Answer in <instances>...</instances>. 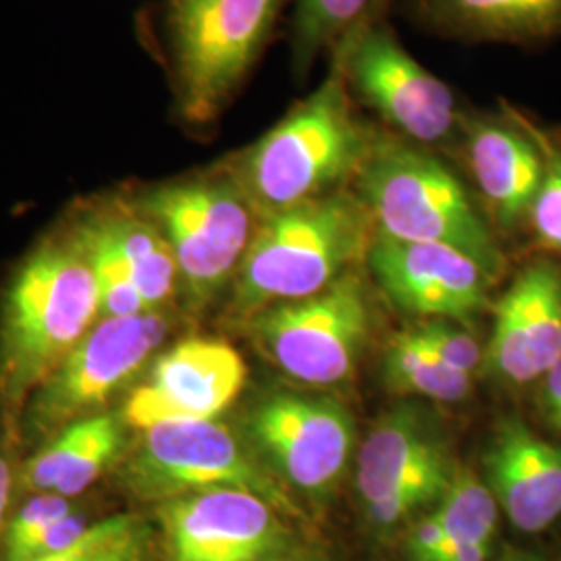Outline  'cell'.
<instances>
[{
    "label": "cell",
    "mask_w": 561,
    "mask_h": 561,
    "mask_svg": "<svg viewBox=\"0 0 561 561\" xmlns=\"http://www.w3.org/2000/svg\"><path fill=\"white\" fill-rule=\"evenodd\" d=\"M379 136L362 119L345 80L343 53L331 50L321 85L245 148L227 171L259 217L343 190L356 180Z\"/></svg>",
    "instance_id": "6da1fadb"
},
{
    "label": "cell",
    "mask_w": 561,
    "mask_h": 561,
    "mask_svg": "<svg viewBox=\"0 0 561 561\" xmlns=\"http://www.w3.org/2000/svg\"><path fill=\"white\" fill-rule=\"evenodd\" d=\"M101 317L94 271L69 231L50 236L23 261L0 319V408L18 421Z\"/></svg>",
    "instance_id": "7a4b0ae2"
},
{
    "label": "cell",
    "mask_w": 561,
    "mask_h": 561,
    "mask_svg": "<svg viewBox=\"0 0 561 561\" xmlns=\"http://www.w3.org/2000/svg\"><path fill=\"white\" fill-rule=\"evenodd\" d=\"M373 236L368 208L345 190L264 215L236 273L238 312L319 294L366 259Z\"/></svg>",
    "instance_id": "3957f363"
},
{
    "label": "cell",
    "mask_w": 561,
    "mask_h": 561,
    "mask_svg": "<svg viewBox=\"0 0 561 561\" xmlns=\"http://www.w3.org/2000/svg\"><path fill=\"white\" fill-rule=\"evenodd\" d=\"M354 181L377 231L456 248L500 279L503 254L491 225L456 173L428 148L379 131Z\"/></svg>",
    "instance_id": "277c9868"
},
{
    "label": "cell",
    "mask_w": 561,
    "mask_h": 561,
    "mask_svg": "<svg viewBox=\"0 0 561 561\" xmlns=\"http://www.w3.org/2000/svg\"><path fill=\"white\" fill-rule=\"evenodd\" d=\"M289 0H167L162 11L175 111L185 125L221 117L277 30Z\"/></svg>",
    "instance_id": "5b68a950"
},
{
    "label": "cell",
    "mask_w": 561,
    "mask_h": 561,
    "mask_svg": "<svg viewBox=\"0 0 561 561\" xmlns=\"http://www.w3.org/2000/svg\"><path fill=\"white\" fill-rule=\"evenodd\" d=\"M134 204L159 227L194 304L210 300L238 273L261 221L227 169L154 185Z\"/></svg>",
    "instance_id": "8992f818"
},
{
    "label": "cell",
    "mask_w": 561,
    "mask_h": 561,
    "mask_svg": "<svg viewBox=\"0 0 561 561\" xmlns=\"http://www.w3.org/2000/svg\"><path fill=\"white\" fill-rule=\"evenodd\" d=\"M370 333V306L358 266L319 294L280 301L250 317V335L287 377L308 385L347 381Z\"/></svg>",
    "instance_id": "52a82bcc"
},
{
    "label": "cell",
    "mask_w": 561,
    "mask_h": 561,
    "mask_svg": "<svg viewBox=\"0 0 561 561\" xmlns=\"http://www.w3.org/2000/svg\"><path fill=\"white\" fill-rule=\"evenodd\" d=\"M340 46L352 96L387 131L428 150L458 144L466 108L445 81L403 48L391 25L373 18Z\"/></svg>",
    "instance_id": "ba28073f"
},
{
    "label": "cell",
    "mask_w": 561,
    "mask_h": 561,
    "mask_svg": "<svg viewBox=\"0 0 561 561\" xmlns=\"http://www.w3.org/2000/svg\"><path fill=\"white\" fill-rule=\"evenodd\" d=\"M129 486L146 500L169 502L210 489H240L262 497L283 516L301 510L283 482L215 421L164 422L144 428L127 466Z\"/></svg>",
    "instance_id": "9c48e42d"
},
{
    "label": "cell",
    "mask_w": 561,
    "mask_h": 561,
    "mask_svg": "<svg viewBox=\"0 0 561 561\" xmlns=\"http://www.w3.org/2000/svg\"><path fill=\"white\" fill-rule=\"evenodd\" d=\"M167 333L169 321L162 312L94 324L32 396L27 408L32 433L55 439L67 426L96 416L140 373Z\"/></svg>",
    "instance_id": "30bf717a"
},
{
    "label": "cell",
    "mask_w": 561,
    "mask_h": 561,
    "mask_svg": "<svg viewBox=\"0 0 561 561\" xmlns=\"http://www.w3.org/2000/svg\"><path fill=\"white\" fill-rule=\"evenodd\" d=\"M456 466L435 421L401 403L370 428L358 449L356 486L366 518L391 528L428 503L439 502Z\"/></svg>",
    "instance_id": "8fae6325"
},
{
    "label": "cell",
    "mask_w": 561,
    "mask_h": 561,
    "mask_svg": "<svg viewBox=\"0 0 561 561\" xmlns=\"http://www.w3.org/2000/svg\"><path fill=\"white\" fill-rule=\"evenodd\" d=\"M248 428L271 472L308 497L340 484L356 445L352 412L322 396L273 393L250 412Z\"/></svg>",
    "instance_id": "7c38bea8"
},
{
    "label": "cell",
    "mask_w": 561,
    "mask_h": 561,
    "mask_svg": "<svg viewBox=\"0 0 561 561\" xmlns=\"http://www.w3.org/2000/svg\"><path fill=\"white\" fill-rule=\"evenodd\" d=\"M167 561H264L296 547L283 514L240 489H210L162 502Z\"/></svg>",
    "instance_id": "4fadbf2b"
},
{
    "label": "cell",
    "mask_w": 561,
    "mask_h": 561,
    "mask_svg": "<svg viewBox=\"0 0 561 561\" xmlns=\"http://www.w3.org/2000/svg\"><path fill=\"white\" fill-rule=\"evenodd\" d=\"M366 261L389 300L426 319L474 321L497 280L456 248L396 240L377 229Z\"/></svg>",
    "instance_id": "5bb4252c"
},
{
    "label": "cell",
    "mask_w": 561,
    "mask_h": 561,
    "mask_svg": "<svg viewBox=\"0 0 561 561\" xmlns=\"http://www.w3.org/2000/svg\"><path fill=\"white\" fill-rule=\"evenodd\" d=\"M486 210L505 231L528 222L545 175L537 123L502 102L500 111H466L458 144Z\"/></svg>",
    "instance_id": "9a60e30c"
},
{
    "label": "cell",
    "mask_w": 561,
    "mask_h": 561,
    "mask_svg": "<svg viewBox=\"0 0 561 561\" xmlns=\"http://www.w3.org/2000/svg\"><path fill=\"white\" fill-rule=\"evenodd\" d=\"M245 382V364L222 341H181L154 362L146 382L125 405L136 428L164 422L215 421Z\"/></svg>",
    "instance_id": "2e32d148"
},
{
    "label": "cell",
    "mask_w": 561,
    "mask_h": 561,
    "mask_svg": "<svg viewBox=\"0 0 561 561\" xmlns=\"http://www.w3.org/2000/svg\"><path fill=\"white\" fill-rule=\"evenodd\" d=\"M561 360V266L528 262L495 306L484 366L503 381L542 379Z\"/></svg>",
    "instance_id": "e0dca14e"
},
{
    "label": "cell",
    "mask_w": 561,
    "mask_h": 561,
    "mask_svg": "<svg viewBox=\"0 0 561 561\" xmlns=\"http://www.w3.org/2000/svg\"><path fill=\"white\" fill-rule=\"evenodd\" d=\"M486 484L507 520L522 533H541L561 516V447L518 419L500 422L484 451Z\"/></svg>",
    "instance_id": "ac0fdd59"
},
{
    "label": "cell",
    "mask_w": 561,
    "mask_h": 561,
    "mask_svg": "<svg viewBox=\"0 0 561 561\" xmlns=\"http://www.w3.org/2000/svg\"><path fill=\"white\" fill-rule=\"evenodd\" d=\"M405 13L447 41L510 46L561 41V0H405Z\"/></svg>",
    "instance_id": "d6986e66"
},
{
    "label": "cell",
    "mask_w": 561,
    "mask_h": 561,
    "mask_svg": "<svg viewBox=\"0 0 561 561\" xmlns=\"http://www.w3.org/2000/svg\"><path fill=\"white\" fill-rule=\"evenodd\" d=\"M76 222L115 250L129 268L146 308L150 312H161L162 304L175 294L180 271L159 227L134 201L102 202L81 213Z\"/></svg>",
    "instance_id": "ffe728a7"
},
{
    "label": "cell",
    "mask_w": 561,
    "mask_h": 561,
    "mask_svg": "<svg viewBox=\"0 0 561 561\" xmlns=\"http://www.w3.org/2000/svg\"><path fill=\"white\" fill-rule=\"evenodd\" d=\"M123 445L119 419L96 414L60 431L25 463L21 486L36 493L78 497L101 479Z\"/></svg>",
    "instance_id": "44dd1931"
},
{
    "label": "cell",
    "mask_w": 561,
    "mask_h": 561,
    "mask_svg": "<svg viewBox=\"0 0 561 561\" xmlns=\"http://www.w3.org/2000/svg\"><path fill=\"white\" fill-rule=\"evenodd\" d=\"M381 0H296L291 23V67L304 80L317 59L366 21L377 18Z\"/></svg>",
    "instance_id": "7402d4cb"
},
{
    "label": "cell",
    "mask_w": 561,
    "mask_h": 561,
    "mask_svg": "<svg viewBox=\"0 0 561 561\" xmlns=\"http://www.w3.org/2000/svg\"><path fill=\"white\" fill-rule=\"evenodd\" d=\"M382 373L387 387L403 396L461 401L472 391V375L443 364L412 331H403L389 343Z\"/></svg>",
    "instance_id": "603a6c76"
},
{
    "label": "cell",
    "mask_w": 561,
    "mask_h": 561,
    "mask_svg": "<svg viewBox=\"0 0 561 561\" xmlns=\"http://www.w3.org/2000/svg\"><path fill=\"white\" fill-rule=\"evenodd\" d=\"M445 530V545L493 542L500 520V503L477 472L456 468L454 479L433 512Z\"/></svg>",
    "instance_id": "cb8c5ba5"
},
{
    "label": "cell",
    "mask_w": 561,
    "mask_h": 561,
    "mask_svg": "<svg viewBox=\"0 0 561 561\" xmlns=\"http://www.w3.org/2000/svg\"><path fill=\"white\" fill-rule=\"evenodd\" d=\"M150 528L134 514L92 524L73 547L27 561H148Z\"/></svg>",
    "instance_id": "d4e9b609"
},
{
    "label": "cell",
    "mask_w": 561,
    "mask_h": 561,
    "mask_svg": "<svg viewBox=\"0 0 561 561\" xmlns=\"http://www.w3.org/2000/svg\"><path fill=\"white\" fill-rule=\"evenodd\" d=\"M537 136L545 154V175L533 202L528 225L541 245L561 252V144L539 125Z\"/></svg>",
    "instance_id": "484cf974"
},
{
    "label": "cell",
    "mask_w": 561,
    "mask_h": 561,
    "mask_svg": "<svg viewBox=\"0 0 561 561\" xmlns=\"http://www.w3.org/2000/svg\"><path fill=\"white\" fill-rule=\"evenodd\" d=\"M76 505L69 497L57 493H36L23 503L20 512L9 518L4 533V558L7 561H25L41 541L42 535L53 522L73 512Z\"/></svg>",
    "instance_id": "4316f807"
},
{
    "label": "cell",
    "mask_w": 561,
    "mask_h": 561,
    "mask_svg": "<svg viewBox=\"0 0 561 561\" xmlns=\"http://www.w3.org/2000/svg\"><path fill=\"white\" fill-rule=\"evenodd\" d=\"M412 333L443 364L466 375H474L484 358L479 341L474 340L468 331L454 327L449 321L431 319L412 329Z\"/></svg>",
    "instance_id": "83f0119b"
},
{
    "label": "cell",
    "mask_w": 561,
    "mask_h": 561,
    "mask_svg": "<svg viewBox=\"0 0 561 561\" xmlns=\"http://www.w3.org/2000/svg\"><path fill=\"white\" fill-rule=\"evenodd\" d=\"M90 528H92V524L88 522V516L83 512H80V510L69 512L67 516L53 522L46 528V533L42 535L41 541L36 542V547L32 549L27 560L53 556V553H60V551L73 547Z\"/></svg>",
    "instance_id": "f1b7e54d"
},
{
    "label": "cell",
    "mask_w": 561,
    "mask_h": 561,
    "mask_svg": "<svg viewBox=\"0 0 561 561\" xmlns=\"http://www.w3.org/2000/svg\"><path fill=\"white\" fill-rule=\"evenodd\" d=\"M445 530L435 514L419 522L408 537V556L412 561H433L445 545Z\"/></svg>",
    "instance_id": "f546056e"
},
{
    "label": "cell",
    "mask_w": 561,
    "mask_h": 561,
    "mask_svg": "<svg viewBox=\"0 0 561 561\" xmlns=\"http://www.w3.org/2000/svg\"><path fill=\"white\" fill-rule=\"evenodd\" d=\"M542 405L561 431V360L542 377Z\"/></svg>",
    "instance_id": "4dcf8cb0"
},
{
    "label": "cell",
    "mask_w": 561,
    "mask_h": 561,
    "mask_svg": "<svg viewBox=\"0 0 561 561\" xmlns=\"http://www.w3.org/2000/svg\"><path fill=\"white\" fill-rule=\"evenodd\" d=\"M491 556V542H458L443 545L439 556L433 561H486Z\"/></svg>",
    "instance_id": "1f68e13d"
},
{
    "label": "cell",
    "mask_w": 561,
    "mask_h": 561,
    "mask_svg": "<svg viewBox=\"0 0 561 561\" xmlns=\"http://www.w3.org/2000/svg\"><path fill=\"white\" fill-rule=\"evenodd\" d=\"M11 491H13V470L11 461L0 451V542L4 545V533H7V512L11 503Z\"/></svg>",
    "instance_id": "d6a6232c"
},
{
    "label": "cell",
    "mask_w": 561,
    "mask_h": 561,
    "mask_svg": "<svg viewBox=\"0 0 561 561\" xmlns=\"http://www.w3.org/2000/svg\"><path fill=\"white\" fill-rule=\"evenodd\" d=\"M264 561H324V558H322V553H319L317 549H310V547L298 542V545L291 547L289 551L280 553L277 558H271V560Z\"/></svg>",
    "instance_id": "836d02e7"
},
{
    "label": "cell",
    "mask_w": 561,
    "mask_h": 561,
    "mask_svg": "<svg viewBox=\"0 0 561 561\" xmlns=\"http://www.w3.org/2000/svg\"><path fill=\"white\" fill-rule=\"evenodd\" d=\"M503 561H539L535 560V558H526V556H514V558H507V560Z\"/></svg>",
    "instance_id": "e575fe53"
}]
</instances>
